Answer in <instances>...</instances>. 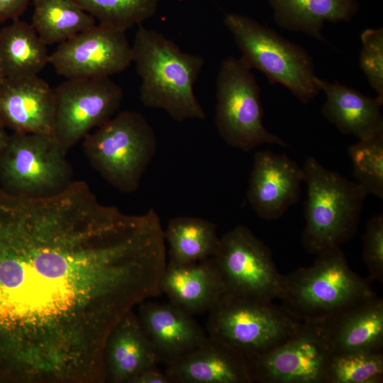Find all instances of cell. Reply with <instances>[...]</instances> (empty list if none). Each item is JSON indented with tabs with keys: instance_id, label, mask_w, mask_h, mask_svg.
<instances>
[{
	"instance_id": "1",
	"label": "cell",
	"mask_w": 383,
	"mask_h": 383,
	"mask_svg": "<svg viewBox=\"0 0 383 383\" xmlns=\"http://www.w3.org/2000/svg\"><path fill=\"white\" fill-rule=\"evenodd\" d=\"M162 230L72 182L47 196L0 187V382L101 383L118 321L161 294Z\"/></svg>"
},
{
	"instance_id": "2",
	"label": "cell",
	"mask_w": 383,
	"mask_h": 383,
	"mask_svg": "<svg viewBox=\"0 0 383 383\" xmlns=\"http://www.w3.org/2000/svg\"><path fill=\"white\" fill-rule=\"evenodd\" d=\"M131 46L145 106L162 109L177 122L206 118L194 91L204 65L202 57L182 51L171 39L143 24L138 26Z\"/></svg>"
},
{
	"instance_id": "3",
	"label": "cell",
	"mask_w": 383,
	"mask_h": 383,
	"mask_svg": "<svg viewBox=\"0 0 383 383\" xmlns=\"http://www.w3.org/2000/svg\"><path fill=\"white\" fill-rule=\"evenodd\" d=\"M313 265L284 276L281 306L303 323H321L340 311L376 296L370 280L350 267L340 249L317 255Z\"/></svg>"
},
{
	"instance_id": "4",
	"label": "cell",
	"mask_w": 383,
	"mask_h": 383,
	"mask_svg": "<svg viewBox=\"0 0 383 383\" xmlns=\"http://www.w3.org/2000/svg\"><path fill=\"white\" fill-rule=\"evenodd\" d=\"M302 170L307 187L302 243L309 252L318 255L354 236L367 194L359 184L328 170L313 157L306 160Z\"/></svg>"
},
{
	"instance_id": "5",
	"label": "cell",
	"mask_w": 383,
	"mask_h": 383,
	"mask_svg": "<svg viewBox=\"0 0 383 383\" xmlns=\"http://www.w3.org/2000/svg\"><path fill=\"white\" fill-rule=\"evenodd\" d=\"M91 166L122 192H135L157 150L155 131L139 112L124 111L84 138Z\"/></svg>"
},
{
	"instance_id": "6",
	"label": "cell",
	"mask_w": 383,
	"mask_h": 383,
	"mask_svg": "<svg viewBox=\"0 0 383 383\" xmlns=\"http://www.w3.org/2000/svg\"><path fill=\"white\" fill-rule=\"evenodd\" d=\"M224 23L249 68L262 72L270 83L284 86L304 104L316 97L320 90L306 49L244 15L226 14Z\"/></svg>"
},
{
	"instance_id": "7",
	"label": "cell",
	"mask_w": 383,
	"mask_h": 383,
	"mask_svg": "<svg viewBox=\"0 0 383 383\" xmlns=\"http://www.w3.org/2000/svg\"><path fill=\"white\" fill-rule=\"evenodd\" d=\"M303 324L273 301L225 294L209 311L206 333L248 363L287 340Z\"/></svg>"
},
{
	"instance_id": "8",
	"label": "cell",
	"mask_w": 383,
	"mask_h": 383,
	"mask_svg": "<svg viewBox=\"0 0 383 383\" xmlns=\"http://www.w3.org/2000/svg\"><path fill=\"white\" fill-rule=\"evenodd\" d=\"M216 97L215 125L230 147L249 152L263 144L287 146L264 126L260 87L240 58L231 56L222 61Z\"/></svg>"
},
{
	"instance_id": "9",
	"label": "cell",
	"mask_w": 383,
	"mask_h": 383,
	"mask_svg": "<svg viewBox=\"0 0 383 383\" xmlns=\"http://www.w3.org/2000/svg\"><path fill=\"white\" fill-rule=\"evenodd\" d=\"M66 154L52 135L13 132L0 152L1 188L30 197L60 192L73 182Z\"/></svg>"
},
{
	"instance_id": "10",
	"label": "cell",
	"mask_w": 383,
	"mask_h": 383,
	"mask_svg": "<svg viewBox=\"0 0 383 383\" xmlns=\"http://www.w3.org/2000/svg\"><path fill=\"white\" fill-rule=\"evenodd\" d=\"M213 257L226 294L261 301L279 299L284 276L270 248L246 226L226 233Z\"/></svg>"
},
{
	"instance_id": "11",
	"label": "cell",
	"mask_w": 383,
	"mask_h": 383,
	"mask_svg": "<svg viewBox=\"0 0 383 383\" xmlns=\"http://www.w3.org/2000/svg\"><path fill=\"white\" fill-rule=\"evenodd\" d=\"M54 89L53 137L66 153L115 116L123 99L122 88L110 77L67 79Z\"/></svg>"
},
{
	"instance_id": "12",
	"label": "cell",
	"mask_w": 383,
	"mask_h": 383,
	"mask_svg": "<svg viewBox=\"0 0 383 383\" xmlns=\"http://www.w3.org/2000/svg\"><path fill=\"white\" fill-rule=\"evenodd\" d=\"M332 353L322 326L304 323L293 335L248 361V366L252 382L326 383Z\"/></svg>"
},
{
	"instance_id": "13",
	"label": "cell",
	"mask_w": 383,
	"mask_h": 383,
	"mask_svg": "<svg viewBox=\"0 0 383 383\" xmlns=\"http://www.w3.org/2000/svg\"><path fill=\"white\" fill-rule=\"evenodd\" d=\"M133 62L126 31L96 24L60 43L49 64L67 79L110 77Z\"/></svg>"
},
{
	"instance_id": "14",
	"label": "cell",
	"mask_w": 383,
	"mask_h": 383,
	"mask_svg": "<svg viewBox=\"0 0 383 383\" xmlns=\"http://www.w3.org/2000/svg\"><path fill=\"white\" fill-rule=\"evenodd\" d=\"M302 182V168L287 155L257 151L249 179L248 201L260 218L278 219L298 201Z\"/></svg>"
},
{
	"instance_id": "15",
	"label": "cell",
	"mask_w": 383,
	"mask_h": 383,
	"mask_svg": "<svg viewBox=\"0 0 383 383\" xmlns=\"http://www.w3.org/2000/svg\"><path fill=\"white\" fill-rule=\"evenodd\" d=\"M55 89L38 76L0 77V123L13 132L53 136Z\"/></svg>"
},
{
	"instance_id": "16",
	"label": "cell",
	"mask_w": 383,
	"mask_h": 383,
	"mask_svg": "<svg viewBox=\"0 0 383 383\" xmlns=\"http://www.w3.org/2000/svg\"><path fill=\"white\" fill-rule=\"evenodd\" d=\"M138 316L160 362L166 365L202 343L208 337L193 315L170 301L145 300L138 305Z\"/></svg>"
},
{
	"instance_id": "17",
	"label": "cell",
	"mask_w": 383,
	"mask_h": 383,
	"mask_svg": "<svg viewBox=\"0 0 383 383\" xmlns=\"http://www.w3.org/2000/svg\"><path fill=\"white\" fill-rule=\"evenodd\" d=\"M170 383H251L247 361L211 338L167 365Z\"/></svg>"
},
{
	"instance_id": "18",
	"label": "cell",
	"mask_w": 383,
	"mask_h": 383,
	"mask_svg": "<svg viewBox=\"0 0 383 383\" xmlns=\"http://www.w3.org/2000/svg\"><path fill=\"white\" fill-rule=\"evenodd\" d=\"M160 289L170 302L193 316L209 312L226 294L213 257L181 265L167 262Z\"/></svg>"
},
{
	"instance_id": "19",
	"label": "cell",
	"mask_w": 383,
	"mask_h": 383,
	"mask_svg": "<svg viewBox=\"0 0 383 383\" xmlns=\"http://www.w3.org/2000/svg\"><path fill=\"white\" fill-rule=\"evenodd\" d=\"M314 82L326 96L321 109L323 116L342 133L363 140L383 133V98L368 97L352 87L317 76Z\"/></svg>"
},
{
	"instance_id": "20",
	"label": "cell",
	"mask_w": 383,
	"mask_h": 383,
	"mask_svg": "<svg viewBox=\"0 0 383 383\" xmlns=\"http://www.w3.org/2000/svg\"><path fill=\"white\" fill-rule=\"evenodd\" d=\"M106 380L130 383L143 370L160 363L156 350L133 310L114 326L104 348Z\"/></svg>"
},
{
	"instance_id": "21",
	"label": "cell",
	"mask_w": 383,
	"mask_h": 383,
	"mask_svg": "<svg viewBox=\"0 0 383 383\" xmlns=\"http://www.w3.org/2000/svg\"><path fill=\"white\" fill-rule=\"evenodd\" d=\"M320 324L333 353L383 349V301L377 295L340 311Z\"/></svg>"
},
{
	"instance_id": "22",
	"label": "cell",
	"mask_w": 383,
	"mask_h": 383,
	"mask_svg": "<svg viewBox=\"0 0 383 383\" xmlns=\"http://www.w3.org/2000/svg\"><path fill=\"white\" fill-rule=\"evenodd\" d=\"M47 45L31 23L13 21L0 30L1 77L38 76L49 64Z\"/></svg>"
},
{
	"instance_id": "23",
	"label": "cell",
	"mask_w": 383,
	"mask_h": 383,
	"mask_svg": "<svg viewBox=\"0 0 383 383\" xmlns=\"http://www.w3.org/2000/svg\"><path fill=\"white\" fill-rule=\"evenodd\" d=\"M276 23L282 28L303 32L321 41L325 21H349L357 11L356 0H267Z\"/></svg>"
},
{
	"instance_id": "24",
	"label": "cell",
	"mask_w": 383,
	"mask_h": 383,
	"mask_svg": "<svg viewBox=\"0 0 383 383\" xmlns=\"http://www.w3.org/2000/svg\"><path fill=\"white\" fill-rule=\"evenodd\" d=\"M164 237L169 245V262L179 265L214 257L221 240L215 223L194 216L170 219Z\"/></svg>"
},
{
	"instance_id": "25",
	"label": "cell",
	"mask_w": 383,
	"mask_h": 383,
	"mask_svg": "<svg viewBox=\"0 0 383 383\" xmlns=\"http://www.w3.org/2000/svg\"><path fill=\"white\" fill-rule=\"evenodd\" d=\"M31 25L47 45L62 43L96 23L74 0H32Z\"/></svg>"
},
{
	"instance_id": "26",
	"label": "cell",
	"mask_w": 383,
	"mask_h": 383,
	"mask_svg": "<svg viewBox=\"0 0 383 383\" xmlns=\"http://www.w3.org/2000/svg\"><path fill=\"white\" fill-rule=\"evenodd\" d=\"M99 24L126 31L156 12L160 0H74Z\"/></svg>"
},
{
	"instance_id": "27",
	"label": "cell",
	"mask_w": 383,
	"mask_h": 383,
	"mask_svg": "<svg viewBox=\"0 0 383 383\" xmlns=\"http://www.w3.org/2000/svg\"><path fill=\"white\" fill-rule=\"evenodd\" d=\"M382 382V350L332 353L327 367L326 383H380Z\"/></svg>"
},
{
	"instance_id": "28",
	"label": "cell",
	"mask_w": 383,
	"mask_h": 383,
	"mask_svg": "<svg viewBox=\"0 0 383 383\" xmlns=\"http://www.w3.org/2000/svg\"><path fill=\"white\" fill-rule=\"evenodd\" d=\"M348 153L353 176L365 194L383 199V133L359 140L350 145Z\"/></svg>"
},
{
	"instance_id": "29",
	"label": "cell",
	"mask_w": 383,
	"mask_h": 383,
	"mask_svg": "<svg viewBox=\"0 0 383 383\" xmlns=\"http://www.w3.org/2000/svg\"><path fill=\"white\" fill-rule=\"evenodd\" d=\"M360 38V66L377 96L383 98V29H366Z\"/></svg>"
},
{
	"instance_id": "30",
	"label": "cell",
	"mask_w": 383,
	"mask_h": 383,
	"mask_svg": "<svg viewBox=\"0 0 383 383\" xmlns=\"http://www.w3.org/2000/svg\"><path fill=\"white\" fill-rule=\"evenodd\" d=\"M364 262L370 281H383V214L372 217L367 223L363 236Z\"/></svg>"
},
{
	"instance_id": "31",
	"label": "cell",
	"mask_w": 383,
	"mask_h": 383,
	"mask_svg": "<svg viewBox=\"0 0 383 383\" xmlns=\"http://www.w3.org/2000/svg\"><path fill=\"white\" fill-rule=\"evenodd\" d=\"M32 0H0V23L17 20Z\"/></svg>"
},
{
	"instance_id": "32",
	"label": "cell",
	"mask_w": 383,
	"mask_h": 383,
	"mask_svg": "<svg viewBox=\"0 0 383 383\" xmlns=\"http://www.w3.org/2000/svg\"><path fill=\"white\" fill-rule=\"evenodd\" d=\"M130 383H170V382L165 373L155 365L141 371Z\"/></svg>"
},
{
	"instance_id": "33",
	"label": "cell",
	"mask_w": 383,
	"mask_h": 383,
	"mask_svg": "<svg viewBox=\"0 0 383 383\" xmlns=\"http://www.w3.org/2000/svg\"><path fill=\"white\" fill-rule=\"evenodd\" d=\"M9 135L5 131V128L0 123V152L6 143Z\"/></svg>"
},
{
	"instance_id": "34",
	"label": "cell",
	"mask_w": 383,
	"mask_h": 383,
	"mask_svg": "<svg viewBox=\"0 0 383 383\" xmlns=\"http://www.w3.org/2000/svg\"><path fill=\"white\" fill-rule=\"evenodd\" d=\"M0 77H1V73H0Z\"/></svg>"
}]
</instances>
